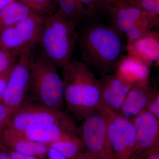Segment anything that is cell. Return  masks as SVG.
I'll list each match as a JSON object with an SVG mask.
<instances>
[{"instance_id":"obj_2","label":"cell","mask_w":159,"mask_h":159,"mask_svg":"<svg viewBox=\"0 0 159 159\" xmlns=\"http://www.w3.org/2000/svg\"><path fill=\"white\" fill-rule=\"evenodd\" d=\"M61 69L64 100L74 116L83 120L102 106L99 80L81 61L72 60Z\"/></svg>"},{"instance_id":"obj_21","label":"cell","mask_w":159,"mask_h":159,"mask_svg":"<svg viewBox=\"0 0 159 159\" xmlns=\"http://www.w3.org/2000/svg\"><path fill=\"white\" fill-rule=\"evenodd\" d=\"M0 43L4 49L20 53L28 48L20 36L15 25L3 29L0 34Z\"/></svg>"},{"instance_id":"obj_20","label":"cell","mask_w":159,"mask_h":159,"mask_svg":"<svg viewBox=\"0 0 159 159\" xmlns=\"http://www.w3.org/2000/svg\"><path fill=\"white\" fill-rule=\"evenodd\" d=\"M58 10L69 21L77 27L81 21H90L88 16L77 0H57Z\"/></svg>"},{"instance_id":"obj_34","label":"cell","mask_w":159,"mask_h":159,"mask_svg":"<svg viewBox=\"0 0 159 159\" xmlns=\"http://www.w3.org/2000/svg\"><path fill=\"white\" fill-rule=\"evenodd\" d=\"M0 159H13L10 155L8 153L7 151L0 150Z\"/></svg>"},{"instance_id":"obj_1","label":"cell","mask_w":159,"mask_h":159,"mask_svg":"<svg viewBox=\"0 0 159 159\" xmlns=\"http://www.w3.org/2000/svg\"><path fill=\"white\" fill-rule=\"evenodd\" d=\"M123 35L112 25L90 21L77 34L81 61L102 75L112 74L126 51Z\"/></svg>"},{"instance_id":"obj_10","label":"cell","mask_w":159,"mask_h":159,"mask_svg":"<svg viewBox=\"0 0 159 159\" xmlns=\"http://www.w3.org/2000/svg\"><path fill=\"white\" fill-rule=\"evenodd\" d=\"M129 119L135 132L134 158L159 147V120L147 111Z\"/></svg>"},{"instance_id":"obj_35","label":"cell","mask_w":159,"mask_h":159,"mask_svg":"<svg viewBox=\"0 0 159 159\" xmlns=\"http://www.w3.org/2000/svg\"><path fill=\"white\" fill-rule=\"evenodd\" d=\"M16 0H0V11L9 3Z\"/></svg>"},{"instance_id":"obj_23","label":"cell","mask_w":159,"mask_h":159,"mask_svg":"<svg viewBox=\"0 0 159 159\" xmlns=\"http://www.w3.org/2000/svg\"><path fill=\"white\" fill-rule=\"evenodd\" d=\"M20 53L0 50V77L9 76Z\"/></svg>"},{"instance_id":"obj_17","label":"cell","mask_w":159,"mask_h":159,"mask_svg":"<svg viewBox=\"0 0 159 159\" xmlns=\"http://www.w3.org/2000/svg\"><path fill=\"white\" fill-rule=\"evenodd\" d=\"M17 131L31 141L48 145L59 140L67 133L70 132L58 125H46L30 129L24 131Z\"/></svg>"},{"instance_id":"obj_22","label":"cell","mask_w":159,"mask_h":159,"mask_svg":"<svg viewBox=\"0 0 159 159\" xmlns=\"http://www.w3.org/2000/svg\"><path fill=\"white\" fill-rule=\"evenodd\" d=\"M24 4L36 14L51 16L58 10L57 0H16Z\"/></svg>"},{"instance_id":"obj_6","label":"cell","mask_w":159,"mask_h":159,"mask_svg":"<svg viewBox=\"0 0 159 159\" xmlns=\"http://www.w3.org/2000/svg\"><path fill=\"white\" fill-rule=\"evenodd\" d=\"M105 12L108 14L112 25L129 40L143 37L158 21L157 16L122 4L110 5Z\"/></svg>"},{"instance_id":"obj_32","label":"cell","mask_w":159,"mask_h":159,"mask_svg":"<svg viewBox=\"0 0 159 159\" xmlns=\"http://www.w3.org/2000/svg\"><path fill=\"white\" fill-rule=\"evenodd\" d=\"M98 156L93 152L87 150L85 152H83L78 156L69 159H95Z\"/></svg>"},{"instance_id":"obj_26","label":"cell","mask_w":159,"mask_h":159,"mask_svg":"<svg viewBox=\"0 0 159 159\" xmlns=\"http://www.w3.org/2000/svg\"><path fill=\"white\" fill-rule=\"evenodd\" d=\"M147 111L159 120V93L150 102L148 106Z\"/></svg>"},{"instance_id":"obj_29","label":"cell","mask_w":159,"mask_h":159,"mask_svg":"<svg viewBox=\"0 0 159 159\" xmlns=\"http://www.w3.org/2000/svg\"><path fill=\"white\" fill-rule=\"evenodd\" d=\"M46 157H47V159H67L58 151L49 146Z\"/></svg>"},{"instance_id":"obj_3","label":"cell","mask_w":159,"mask_h":159,"mask_svg":"<svg viewBox=\"0 0 159 159\" xmlns=\"http://www.w3.org/2000/svg\"><path fill=\"white\" fill-rule=\"evenodd\" d=\"M76 28L58 10L46 18L37 44L40 54L57 68L72 60L78 38Z\"/></svg>"},{"instance_id":"obj_33","label":"cell","mask_w":159,"mask_h":159,"mask_svg":"<svg viewBox=\"0 0 159 159\" xmlns=\"http://www.w3.org/2000/svg\"><path fill=\"white\" fill-rule=\"evenodd\" d=\"M9 76L0 77V98L3 97Z\"/></svg>"},{"instance_id":"obj_4","label":"cell","mask_w":159,"mask_h":159,"mask_svg":"<svg viewBox=\"0 0 159 159\" xmlns=\"http://www.w3.org/2000/svg\"><path fill=\"white\" fill-rule=\"evenodd\" d=\"M57 68L34 52L30 63V87L32 93L43 105L61 110L64 102L63 86Z\"/></svg>"},{"instance_id":"obj_27","label":"cell","mask_w":159,"mask_h":159,"mask_svg":"<svg viewBox=\"0 0 159 159\" xmlns=\"http://www.w3.org/2000/svg\"><path fill=\"white\" fill-rule=\"evenodd\" d=\"M134 159H159V147L143 152L137 156Z\"/></svg>"},{"instance_id":"obj_19","label":"cell","mask_w":159,"mask_h":159,"mask_svg":"<svg viewBox=\"0 0 159 159\" xmlns=\"http://www.w3.org/2000/svg\"><path fill=\"white\" fill-rule=\"evenodd\" d=\"M34 13L24 4L13 1L0 11V27L3 30L14 25Z\"/></svg>"},{"instance_id":"obj_28","label":"cell","mask_w":159,"mask_h":159,"mask_svg":"<svg viewBox=\"0 0 159 159\" xmlns=\"http://www.w3.org/2000/svg\"><path fill=\"white\" fill-rule=\"evenodd\" d=\"M11 116L9 111L6 106L0 104V124L5 122H9Z\"/></svg>"},{"instance_id":"obj_25","label":"cell","mask_w":159,"mask_h":159,"mask_svg":"<svg viewBox=\"0 0 159 159\" xmlns=\"http://www.w3.org/2000/svg\"><path fill=\"white\" fill-rule=\"evenodd\" d=\"M77 1L88 16L90 21L97 20L102 11L99 8L97 0H77Z\"/></svg>"},{"instance_id":"obj_24","label":"cell","mask_w":159,"mask_h":159,"mask_svg":"<svg viewBox=\"0 0 159 159\" xmlns=\"http://www.w3.org/2000/svg\"><path fill=\"white\" fill-rule=\"evenodd\" d=\"M115 4L131 6L157 16L159 15V0H128L122 2L112 3L111 5Z\"/></svg>"},{"instance_id":"obj_14","label":"cell","mask_w":159,"mask_h":159,"mask_svg":"<svg viewBox=\"0 0 159 159\" xmlns=\"http://www.w3.org/2000/svg\"><path fill=\"white\" fill-rule=\"evenodd\" d=\"M126 50L128 51V55L140 58L148 66L153 63L158 64V34L150 31L136 40H128Z\"/></svg>"},{"instance_id":"obj_5","label":"cell","mask_w":159,"mask_h":159,"mask_svg":"<svg viewBox=\"0 0 159 159\" xmlns=\"http://www.w3.org/2000/svg\"><path fill=\"white\" fill-rule=\"evenodd\" d=\"M8 128L19 131L50 125L62 126L78 134V127L73 119L61 110L38 104L22 105L11 116Z\"/></svg>"},{"instance_id":"obj_8","label":"cell","mask_w":159,"mask_h":159,"mask_svg":"<svg viewBox=\"0 0 159 159\" xmlns=\"http://www.w3.org/2000/svg\"><path fill=\"white\" fill-rule=\"evenodd\" d=\"M110 143L115 159H134L135 132L130 119L114 112L102 104Z\"/></svg>"},{"instance_id":"obj_7","label":"cell","mask_w":159,"mask_h":159,"mask_svg":"<svg viewBox=\"0 0 159 159\" xmlns=\"http://www.w3.org/2000/svg\"><path fill=\"white\" fill-rule=\"evenodd\" d=\"M33 48L24 49L9 74L2 98L11 116L22 105L30 87V63Z\"/></svg>"},{"instance_id":"obj_11","label":"cell","mask_w":159,"mask_h":159,"mask_svg":"<svg viewBox=\"0 0 159 159\" xmlns=\"http://www.w3.org/2000/svg\"><path fill=\"white\" fill-rule=\"evenodd\" d=\"M159 93L148 81L131 87L119 115L130 119L147 111L148 106Z\"/></svg>"},{"instance_id":"obj_9","label":"cell","mask_w":159,"mask_h":159,"mask_svg":"<svg viewBox=\"0 0 159 159\" xmlns=\"http://www.w3.org/2000/svg\"><path fill=\"white\" fill-rule=\"evenodd\" d=\"M78 134L87 151L98 156L115 159L109 139L106 119L101 107L82 120Z\"/></svg>"},{"instance_id":"obj_13","label":"cell","mask_w":159,"mask_h":159,"mask_svg":"<svg viewBox=\"0 0 159 159\" xmlns=\"http://www.w3.org/2000/svg\"><path fill=\"white\" fill-rule=\"evenodd\" d=\"M149 66L136 57L123 56L115 74L122 82L133 86L148 81Z\"/></svg>"},{"instance_id":"obj_12","label":"cell","mask_w":159,"mask_h":159,"mask_svg":"<svg viewBox=\"0 0 159 159\" xmlns=\"http://www.w3.org/2000/svg\"><path fill=\"white\" fill-rule=\"evenodd\" d=\"M98 80L102 104L119 115L132 86L122 82L115 73L102 75Z\"/></svg>"},{"instance_id":"obj_31","label":"cell","mask_w":159,"mask_h":159,"mask_svg":"<svg viewBox=\"0 0 159 159\" xmlns=\"http://www.w3.org/2000/svg\"><path fill=\"white\" fill-rule=\"evenodd\" d=\"M128 0H97L99 8L101 11L105 12L111 4L116 2H125Z\"/></svg>"},{"instance_id":"obj_16","label":"cell","mask_w":159,"mask_h":159,"mask_svg":"<svg viewBox=\"0 0 159 159\" xmlns=\"http://www.w3.org/2000/svg\"><path fill=\"white\" fill-rule=\"evenodd\" d=\"M46 17L34 13L14 25L27 47L34 48L37 43Z\"/></svg>"},{"instance_id":"obj_15","label":"cell","mask_w":159,"mask_h":159,"mask_svg":"<svg viewBox=\"0 0 159 159\" xmlns=\"http://www.w3.org/2000/svg\"><path fill=\"white\" fill-rule=\"evenodd\" d=\"M4 140L6 145L11 150L39 159L45 158L49 148L48 145L31 141L17 131L9 128L5 131Z\"/></svg>"},{"instance_id":"obj_30","label":"cell","mask_w":159,"mask_h":159,"mask_svg":"<svg viewBox=\"0 0 159 159\" xmlns=\"http://www.w3.org/2000/svg\"><path fill=\"white\" fill-rule=\"evenodd\" d=\"M7 152L13 159H39L33 156L19 153L11 149L7 150Z\"/></svg>"},{"instance_id":"obj_18","label":"cell","mask_w":159,"mask_h":159,"mask_svg":"<svg viewBox=\"0 0 159 159\" xmlns=\"http://www.w3.org/2000/svg\"><path fill=\"white\" fill-rule=\"evenodd\" d=\"M55 148L67 159L73 158L82 153L85 148L82 139L78 134L68 132L59 140L49 145Z\"/></svg>"}]
</instances>
